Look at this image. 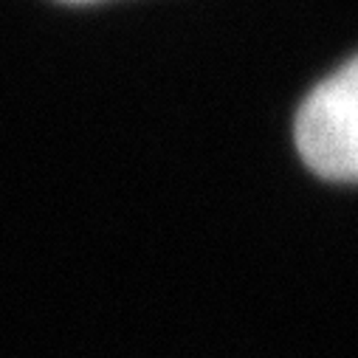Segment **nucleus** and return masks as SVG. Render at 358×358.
<instances>
[{"mask_svg": "<svg viewBox=\"0 0 358 358\" xmlns=\"http://www.w3.org/2000/svg\"><path fill=\"white\" fill-rule=\"evenodd\" d=\"M296 147L305 164L327 181L358 175V59L319 82L296 113Z\"/></svg>", "mask_w": 358, "mask_h": 358, "instance_id": "nucleus-1", "label": "nucleus"}, {"mask_svg": "<svg viewBox=\"0 0 358 358\" xmlns=\"http://www.w3.org/2000/svg\"><path fill=\"white\" fill-rule=\"evenodd\" d=\"M65 3H96V0H65Z\"/></svg>", "mask_w": 358, "mask_h": 358, "instance_id": "nucleus-2", "label": "nucleus"}]
</instances>
